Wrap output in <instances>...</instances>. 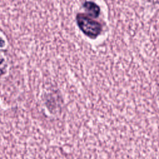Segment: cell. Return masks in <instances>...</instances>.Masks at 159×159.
Listing matches in <instances>:
<instances>
[{
	"label": "cell",
	"instance_id": "7a4b0ae2",
	"mask_svg": "<svg viewBox=\"0 0 159 159\" xmlns=\"http://www.w3.org/2000/svg\"><path fill=\"white\" fill-rule=\"evenodd\" d=\"M88 15L93 17H97L100 12V7L98 4L92 1H85L83 4Z\"/></svg>",
	"mask_w": 159,
	"mask_h": 159
},
{
	"label": "cell",
	"instance_id": "3957f363",
	"mask_svg": "<svg viewBox=\"0 0 159 159\" xmlns=\"http://www.w3.org/2000/svg\"><path fill=\"white\" fill-rule=\"evenodd\" d=\"M6 70V63L4 59L0 56V76H1Z\"/></svg>",
	"mask_w": 159,
	"mask_h": 159
},
{
	"label": "cell",
	"instance_id": "6da1fadb",
	"mask_svg": "<svg viewBox=\"0 0 159 159\" xmlns=\"http://www.w3.org/2000/svg\"><path fill=\"white\" fill-rule=\"evenodd\" d=\"M76 22L79 28L87 36L94 39L101 33L102 30L101 25L89 16L79 13L76 16Z\"/></svg>",
	"mask_w": 159,
	"mask_h": 159
},
{
	"label": "cell",
	"instance_id": "277c9868",
	"mask_svg": "<svg viewBox=\"0 0 159 159\" xmlns=\"http://www.w3.org/2000/svg\"><path fill=\"white\" fill-rule=\"evenodd\" d=\"M4 44H5V42L4 40L1 37H0V47H2V46H4Z\"/></svg>",
	"mask_w": 159,
	"mask_h": 159
}]
</instances>
